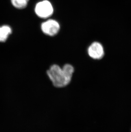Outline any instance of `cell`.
<instances>
[{"instance_id":"obj_1","label":"cell","mask_w":131,"mask_h":132,"mask_svg":"<svg viewBox=\"0 0 131 132\" xmlns=\"http://www.w3.org/2000/svg\"><path fill=\"white\" fill-rule=\"evenodd\" d=\"M74 72L72 65L66 64L62 67L58 64L51 65L46 73L54 87L62 88L70 84Z\"/></svg>"},{"instance_id":"obj_2","label":"cell","mask_w":131,"mask_h":132,"mask_svg":"<svg viewBox=\"0 0 131 132\" xmlns=\"http://www.w3.org/2000/svg\"><path fill=\"white\" fill-rule=\"evenodd\" d=\"M35 14L41 19H47L52 15L54 8L48 0H43L36 4L35 8Z\"/></svg>"},{"instance_id":"obj_3","label":"cell","mask_w":131,"mask_h":132,"mask_svg":"<svg viewBox=\"0 0 131 132\" xmlns=\"http://www.w3.org/2000/svg\"><path fill=\"white\" fill-rule=\"evenodd\" d=\"M61 26L56 20L49 19L41 24V28L42 32L45 35L53 36L57 35L60 30Z\"/></svg>"},{"instance_id":"obj_4","label":"cell","mask_w":131,"mask_h":132,"mask_svg":"<svg viewBox=\"0 0 131 132\" xmlns=\"http://www.w3.org/2000/svg\"><path fill=\"white\" fill-rule=\"evenodd\" d=\"M87 53L91 58L95 60H100L104 56V48L101 43L98 42H94L89 46Z\"/></svg>"},{"instance_id":"obj_5","label":"cell","mask_w":131,"mask_h":132,"mask_svg":"<svg viewBox=\"0 0 131 132\" xmlns=\"http://www.w3.org/2000/svg\"><path fill=\"white\" fill-rule=\"evenodd\" d=\"M11 32V28L7 25L0 27V42L6 41Z\"/></svg>"},{"instance_id":"obj_6","label":"cell","mask_w":131,"mask_h":132,"mask_svg":"<svg viewBox=\"0 0 131 132\" xmlns=\"http://www.w3.org/2000/svg\"><path fill=\"white\" fill-rule=\"evenodd\" d=\"M11 2L15 7L18 9L25 8L28 4L29 0H11Z\"/></svg>"}]
</instances>
